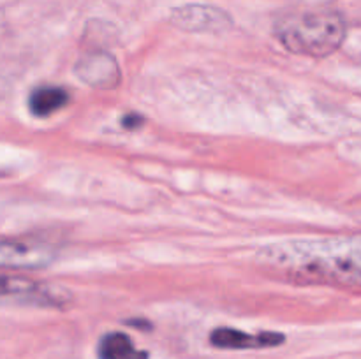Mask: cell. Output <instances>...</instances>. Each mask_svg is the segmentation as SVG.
Segmentation results:
<instances>
[{"label": "cell", "mask_w": 361, "mask_h": 359, "mask_svg": "<svg viewBox=\"0 0 361 359\" xmlns=\"http://www.w3.org/2000/svg\"><path fill=\"white\" fill-rule=\"evenodd\" d=\"M256 263L291 284L361 287V234L268 243L257 250Z\"/></svg>", "instance_id": "cell-1"}, {"label": "cell", "mask_w": 361, "mask_h": 359, "mask_svg": "<svg viewBox=\"0 0 361 359\" xmlns=\"http://www.w3.org/2000/svg\"><path fill=\"white\" fill-rule=\"evenodd\" d=\"M274 32L288 51L324 58L344 44L348 23L338 11L303 9L279 18Z\"/></svg>", "instance_id": "cell-2"}, {"label": "cell", "mask_w": 361, "mask_h": 359, "mask_svg": "<svg viewBox=\"0 0 361 359\" xmlns=\"http://www.w3.org/2000/svg\"><path fill=\"white\" fill-rule=\"evenodd\" d=\"M2 299L35 308H66L73 301V294L60 285L4 277Z\"/></svg>", "instance_id": "cell-3"}, {"label": "cell", "mask_w": 361, "mask_h": 359, "mask_svg": "<svg viewBox=\"0 0 361 359\" xmlns=\"http://www.w3.org/2000/svg\"><path fill=\"white\" fill-rule=\"evenodd\" d=\"M51 245L30 238H4L0 243V264L11 270H39L55 259Z\"/></svg>", "instance_id": "cell-4"}, {"label": "cell", "mask_w": 361, "mask_h": 359, "mask_svg": "<svg viewBox=\"0 0 361 359\" xmlns=\"http://www.w3.org/2000/svg\"><path fill=\"white\" fill-rule=\"evenodd\" d=\"M171 23L194 34H219L233 27V20L224 9L207 4H187L171 13Z\"/></svg>", "instance_id": "cell-5"}, {"label": "cell", "mask_w": 361, "mask_h": 359, "mask_svg": "<svg viewBox=\"0 0 361 359\" xmlns=\"http://www.w3.org/2000/svg\"><path fill=\"white\" fill-rule=\"evenodd\" d=\"M74 73L83 83L99 90H111L120 81L118 62L106 51L85 53L74 65Z\"/></svg>", "instance_id": "cell-6"}, {"label": "cell", "mask_w": 361, "mask_h": 359, "mask_svg": "<svg viewBox=\"0 0 361 359\" xmlns=\"http://www.w3.org/2000/svg\"><path fill=\"white\" fill-rule=\"evenodd\" d=\"M284 334L275 331L250 334L235 327H217L210 333V344L217 348L228 351H247V348H267L284 344Z\"/></svg>", "instance_id": "cell-7"}, {"label": "cell", "mask_w": 361, "mask_h": 359, "mask_svg": "<svg viewBox=\"0 0 361 359\" xmlns=\"http://www.w3.org/2000/svg\"><path fill=\"white\" fill-rule=\"evenodd\" d=\"M69 104V92L55 84H41L28 95V109L37 118H46Z\"/></svg>", "instance_id": "cell-8"}, {"label": "cell", "mask_w": 361, "mask_h": 359, "mask_svg": "<svg viewBox=\"0 0 361 359\" xmlns=\"http://www.w3.org/2000/svg\"><path fill=\"white\" fill-rule=\"evenodd\" d=\"M99 359H148V352L140 351L126 333H106L97 345Z\"/></svg>", "instance_id": "cell-9"}, {"label": "cell", "mask_w": 361, "mask_h": 359, "mask_svg": "<svg viewBox=\"0 0 361 359\" xmlns=\"http://www.w3.org/2000/svg\"><path fill=\"white\" fill-rule=\"evenodd\" d=\"M141 123V118L137 115H127L126 118H123V125L126 127H136V125H140Z\"/></svg>", "instance_id": "cell-10"}]
</instances>
